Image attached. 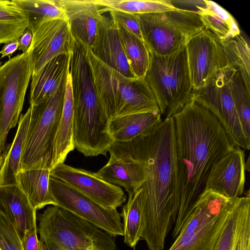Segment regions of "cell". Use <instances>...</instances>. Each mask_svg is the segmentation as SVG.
I'll list each match as a JSON object with an SVG mask.
<instances>
[{
    "mask_svg": "<svg viewBox=\"0 0 250 250\" xmlns=\"http://www.w3.org/2000/svg\"><path fill=\"white\" fill-rule=\"evenodd\" d=\"M110 155L129 158L143 166L146 181L138 190L139 231L149 250H162L180 207L175 125L165 118L152 131L127 142H114Z\"/></svg>",
    "mask_w": 250,
    "mask_h": 250,
    "instance_id": "6da1fadb",
    "label": "cell"
},
{
    "mask_svg": "<svg viewBox=\"0 0 250 250\" xmlns=\"http://www.w3.org/2000/svg\"><path fill=\"white\" fill-rule=\"evenodd\" d=\"M172 117L180 195L175 239L205 190L212 167L235 146L216 118L192 99Z\"/></svg>",
    "mask_w": 250,
    "mask_h": 250,
    "instance_id": "7a4b0ae2",
    "label": "cell"
},
{
    "mask_svg": "<svg viewBox=\"0 0 250 250\" xmlns=\"http://www.w3.org/2000/svg\"><path fill=\"white\" fill-rule=\"evenodd\" d=\"M86 55L100 101L110 120L125 115L159 110L144 78H127L98 59Z\"/></svg>",
    "mask_w": 250,
    "mask_h": 250,
    "instance_id": "3957f363",
    "label": "cell"
},
{
    "mask_svg": "<svg viewBox=\"0 0 250 250\" xmlns=\"http://www.w3.org/2000/svg\"><path fill=\"white\" fill-rule=\"evenodd\" d=\"M40 239L46 250L117 249L113 237L76 214L56 206L37 216Z\"/></svg>",
    "mask_w": 250,
    "mask_h": 250,
    "instance_id": "277c9868",
    "label": "cell"
},
{
    "mask_svg": "<svg viewBox=\"0 0 250 250\" xmlns=\"http://www.w3.org/2000/svg\"><path fill=\"white\" fill-rule=\"evenodd\" d=\"M186 44L167 55L149 50V64L144 79L164 119L180 111L192 98Z\"/></svg>",
    "mask_w": 250,
    "mask_h": 250,
    "instance_id": "5b68a950",
    "label": "cell"
},
{
    "mask_svg": "<svg viewBox=\"0 0 250 250\" xmlns=\"http://www.w3.org/2000/svg\"><path fill=\"white\" fill-rule=\"evenodd\" d=\"M67 79L56 91L30 106L31 114L20 165V171L49 168L55 139L64 101Z\"/></svg>",
    "mask_w": 250,
    "mask_h": 250,
    "instance_id": "8992f818",
    "label": "cell"
},
{
    "mask_svg": "<svg viewBox=\"0 0 250 250\" xmlns=\"http://www.w3.org/2000/svg\"><path fill=\"white\" fill-rule=\"evenodd\" d=\"M233 202L206 189L168 250H214Z\"/></svg>",
    "mask_w": 250,
    "mask_h": 250,
    "instance_id": "52a82bcc",
    "label": "cell"
},
{
    "mask_svg": "<svg viewBox=\"0 0 250 250\" xmlns=\"http://www.w3.org/2000/svg\"><path fill=\"white\" fill-rule=\"evenodd\" d=\"M138 17L145 44L160 55L176 51L204 28L199 16L192 10L175 8Z\"/></svg>",
    "mask_w": 250,
    "mask_h": 250,
    "instance_id": "ba28073f",
    "label": "cell"
},
{
    "mask_svg": "<svg viewBox=\"0 0 250 250\" xmlns=\"http://www.w3.org/2000/svg\"><path fill=\"white\" fill-rule=\"evenodd\" d=\"M32 67L27 53L10 58L0 67V154L9 131L19 122Z\"/></svg>",
    "mask_w": 250,
    "mask_h": 250,
    "instance_id": "9c48e42d",
    "label": "cell"
},
{
    "mask_svg": "<svg viewBox=\"0 0 250 250\" xmlns=\"http://www.w3.org/2000/svg\"><path fill=\"white\" fill-rule=\"evenodd\" d=\"M236 71L229 66L222 69L205 87L193 90L191 99L216 118L234 146L249 150L250 140L243 129L231 91L232 78Z\"/></svg>",
    "mask_w": 250,
    "mask_h": 250,
    "instance_id": "30bf717a",
    "label": "cell"
},
{
    "mask_svg": "<svg viewBox=\"0 0 250 250\" xmlns=\"http://www.w3.org/2000/svg\"><path fill=\"white\" fill-rule=\"evenodd\" d=\"M50 192L57 206L65 209L115 237L123 236L117 208H105L65 182L50 176Z\"/></svg>",
    "mask_w": 250,
    "mask_h": 250,
    "instance_id": "8fae6325",
    "label": "cell"
},
{
    "mask_svg": "<svg viewBox=\"0 0 250 250\" xmlns=\"http://www.w3.org/2000/svg\"><path fill=\"white\" fill-rule=\"evenodd\" d=\"M186 47L193 90L205 87L229 66L221 41L208 29L204 28L192 36Z\"/></svg>",
    "mask_w": 250,
    "mask_h": 250,
    "instance_id": "7c38bea8",
    "label": "cell"
},
{
    "mask_svg": "<svg viewBox=\"0 0 250 250\" xmlns=\"http://www.w3.org/2000/svg\"><path fill=\"white\" fill-rule=\"evenodd\" d=\"M33 34L32 42L27 52L32 64V75L56 57L71 55L73 37L65 17L42 23Z\"/></svg>",
    "mask_w": 250,
    "mask_h": 250,
    "instance_id": "4fadbf2b",
    "label": "cell"
},
{
    "mask_svg": "<svg viewBox=\"0 0 250 250\" xmlns=\"http://www.w3.org/2000/svg\"><path fill=\"white\" fill-rule=\"evenodd\" d=\"M50 176L61 180L103 206L117 208L126 201L120 187L110 184L95 173L60 163L51 169Z\"/></svg>",
    "mask_w": 250,
    "mask_h": 250,
    "instance_id": "5bb4252c",
    "label": "cell"
},
{
    "mask_svg": "<svg viewBox=\"0 0 250 250\" xmlns=\"http://www.w3.org/2000/svg\"><path fill=\"white\" fill-rule=\"evenodd\" d=\"M245 152L235 146L212 167L206 189L216 191L230 199L242 196L245 182Z\"/></svg>",
    "mask_w": 250,
    "mask_h": 250,
    "instance_id": "9a60e30c",
    "label": "cell"
},
{
    "mask_svg": "<svg viewBox=\"0 0 250 250\" xmlns=\"http://www.w3.org/2000/svg\"><path fill=\"white\" fill-rule=\"evenodd\" d=\"M74 39L91 49L103 19L95 0H57Z\"/></svg>",
    "mask_w": 250,
    "mask_h": 250,
    "instance_id": "2e32d148",
    "label": "cell"
},
{
    "mask_svg": "<svg viewBox=\"0 0 250 250\" xmlns=\"http://www.w3.org/2000/svg\"><path fill=\"white\" fill-rule=\"evenodd\" d=\"M90 49L98 59L109 67L126 77L136 78L130 68L119 29L110 17L104 16Z\"/></svg>",
    "mask_w": 250,
    "mask_h": 250,
    "instance_id": "e0dca14e",
    "label": "cell"
},
{
    "mask_svg": "<svg viewBox=\"0 0 250 250\" xmlns=\"http://www.w3.org/2000/svg\"><path fill=\"white\" fill-rule=\"evenodd\" d=\"M36 212L17 184L0 185V213L12 223L21 240L27 231L37 227Z\"/></svg>",
    "mask_w": 250,
    "mask_h": 250,
    "instance_id": "ac0fdd59",
    "label": "cell"
},
{
    "mask_svg": "<svg viewBox=\"0 0 250 250\" xmlns=\"http://www.w3.org/2000/svg\"><path fill=\"white\" fill-rule=\"evenodd\" d=\"M71 55H61L46 63L38 72L32 75L30 106L35 104L53 94L69 72Z\"/></svg>",
    "mask_w": 250,
    "mask_h": 250,
    "instance_id": "d6986e66",
    "label": "cell"
},
{
    "mask_svg": "<svg viewBox=\"0 0 250 250\" xmlns=\"http://www.w3.org/2000/svg\"><path fill=\"white\" fill-rule=\"evenodd\" d=\"M95 174L110 184L124 187L128 196L137 191L146 180L140 163L129 158L111 155L106 164Z\"/></svg>",
    "mask_w": 250,
    "mask_h": 250,
    "instance_id": "ffe728a7",
    "label": "cell"
},
{
    "mask_svg": "<svg viewBox=\"0 0 250 250\" xmlns=\"http://www.w3.org/2000/svg\"><path fill=\"white\" fill-rule=\"evenodd\" d=\"M163 120L159 110L111 119L109 132L114 142H127L155 129Z\"/></svg>",
    "mask_w": 250,
    "mask_h": 250,
    "instance_id": "44dd1931",
    "label": "cell"
},
{
    "mask_svg": "<svg viewBox=\"0 0 250 250\" xmlns=\"http://www.w3.org/2000/svg\"><path fill=\"white\" fill-rule=\"evenodd\" d=\"M73 98L69 72L61 120L52 150L50 170L57 165L64 163L68 154L75 148L73 139Z\"/></svg>",
    "mask_w": 250,
    "mask_h": 250,
    "instance_id": "7402d4cb",
    "label": "cell"
},
{
    "mask_svg": "<svg viewBox=\"0 0 250 250\" xmlns=\"http://www.w3.org/2000/svg\"><path fill=\"white\" fill-rule=\"evenodd\" d=\"M204 28L213 33L220 41L232 38L241 34L233 17L217 3L203 0L195 6Z\"/></svg>",
    "mask_w": 250,
    "mask_h": 250,
    "instance_id": "603a6c76",
    "label": "cell"
},
{
    "mask_svg": "<svg viewBox=\"0 0 250 250\" xmlns=\"http://www.w3.org/2000/svg\"><path fill=\"white\" fill-rule=\"evenodd\" d=\"M50 172L49 168H39L20 170L17 174V184L36 210L49 205L57 206L49 189Z\"/></svg>",
    "mask_w": 250,
    "mask_h": 250,
    "instance_id": "cb8c5ba5",
    "label": "cell"
},
{
    "mask_svg": "<svg viewBox=\"0 0 250 250\" xmlns=\"http://www.w3.org/2000/svg\"><path fill=\"white\" fill-rule=\"evenodd\" d=\"M30 107L20 117L17 131L14 139L4 153V163L0 174V185L17 184V176L20 171V161L22 153L30 119Z\"/></svg>",
    "mask_w": 250,
    "mask_h": 250,
    "instance_id": "d4e9b609",
    "label": "cell"
},
{
    "mask_svg": "<svg viewBox=\"0 0 250 250\" xmlns=\"http://www.w3.org/2000/svg\"><path fill=\"white\" fill-rule=\"evenodd\" d=\"M28 26L25 13L12 0H0V44L19 38Z\"/></svg>",
    "mask_w": 250,
    "mask_h": 250,
    "instance_id": "484cf974",
    "label": "cell"
},
{
    "mask_svg": "<svg viewBox=\"0 0 250 250\" xmlns=\"http://www.w3.org/2000/svg\"><path fill=\"white\" fill-rule=\"evenodd\" d=\"M27 16L28 29L33 32L42 23L65 18L57 0H12Z\"/></svg>",
    "mask_w": 250,
    "mask_h": 250,
    "instance_id": "4316f807",
    "label": "cell"
},
{
    "mask_svg": "<svg viewBox=\"0 0 250 250\" xmlns=\"http://www.w3.org/2000/svg\"><path fill=\"white\" fill-rule=\"evenodd\" d=\"M130 68L135 77L144 78L149 64V51L145 42L137 36L119 29Z\"/></svg>",
    "mask_w": 250,
    "mask_h": 250,
    "instance_id": "83f0119b",
    "label": "cell"
},
{
    "mask_svg": "<svg viewBox=\"0 0 250 250\" xmlns=\"http://www.w3.org/2000/svg\"><path fill=\"white\" fill-rule=\"evenodd\" d=\"M228 66L236 69L250 87V48L249 42L239 34L232 38L221 41Z\"/></svg>",
    "mask_w": 250,
    "mask_h": 250,
    "instance_id": "f1b7e54d",
    "label": "cell"
},
{
    "mask_svg": "<svg viewBox=\"0 0 250 250\" xmlns=\"http://www.w3.org/2000/svg\"><path fill=\"white\" fill-rule=\"evenodd\" d=\"M101 13L110 10L123 11L134 14L161 12L175 8L170 0H95Z\"/></svg>",
    "mask_w": 250,
    "mask_h": 250,
    "instance_id": "f546056e",
    "label": "cell"
},
{
    "mask_svg": "<svg viewBox=\"0 0 250 250\" xmlns=\"http://www.w3.org/2000/svg\"><path fill=\"white\" fill-rule=\"evenodd\" d=\"M120 214L123 218L124 242L134 248L141 239L139 231L141 221V209L138 198V191L128 196Z\"/></svg>",
    "mask_w": 250,
    "mask_h": 250,
    "instance_id": "4dcf8cb0",
    "label": "cell"
},
{
    "mask_svg": "<svg viewBox=\"0 0 250 250\" xmlns=\"http://www.w3.org/2000/svg\"><path fill=\"white\" fill-rule=\"evenodd\" d=\"M231 91L234 104L247 138L250 140V87L236 71L231 80Z\"/></svg>",
    "mask_w": 250,
    "mask_h": 250,
    "instance_id": "1f68e13d",
    "label": "cell"
},
{
    "mask_svg": "<svg viewBox=\"0 0 250 250\" xmlns=\"http://www.w3.org/2000/svg\"><path fill=\"white\" fill-rule=\"evenodd\" d=\"M231 250H250V196H243Z\"/></svg>",
    "mask_w": 250,
    "mask_h": 250,
    "instance_id": "d6a6232c",
    "label": "cell"
},
{
    "mask_svg": "<svg viewBox=\"0 0 250 250\" xmlns=\"http://www.w3.org/2000/svg\"><path fill=\"white\" fill-rule=\"evenodd\" d=\"M243 196L233 199L231 209L219 237L214 250H231Z\"/></svg>",
    "mask_w": 250,
    "mask_h": 250,
    "instance_id": "836d02e7",
    "label": "cell"
},
{
    "mask_svg": "<svg viewBox=\"0 0 250 250\" xmlns=\"http://www.w3.org/2000/svg\"><path fill=\"white\" fill-rule=\"evenodd\" d=\"M0 250H23L21 240L17 229L0 213Z\"/></svg>",
    "mask_w": 250,
    "mask_h": 250,
    "instance_id": "e575fe53",
    "label": "cell"
},
{
    "mask_svg": "<svg viewBox=\"0 0 250 250\" xmlns=\"http://www.w3.org/2000/svg\"><path fill=\"white\" fill-rule=\"evenodd\" d=\"M108 12L110 19L118 29L125 30L144 42L138 15L116 10Z\"/></svg>",
    "mask_w": 250,
    "mask_h": 250,
    "instance_id": "d590c367",
    "label": "cell"
},
{
    "mask_svg": "<svg viewBox=\"0 0 250 250\" xmlns=\"http://www.w3.org/2000/svg\"><path fill=\"white\" fill-rule=\"evenodd\" d=\"M37 227L27 231L21 242L23 250H46L44 244L37 236Z\"/></svg>",
    "mask_w": 250,
    "mask_h": 250,
    "instance_id": "8d00e7d4",
    "label": "cell"
},
{
    "mask_svg": "<svg viewBox=\"0 0 250 250\" xmlns=\"http://www.w3.org/2000/svg\"><path fill=\"white\" fill-rule=\"evenodd\" d=\"M33 34L29 29L27 28L19 38V50L22 53H27L32 42Z\"/></svg>",
    "mask_w": 250,
    "mask_h": 250,
    "instance_id": "74e56055",
    "label": "cell"
},
{
    "mask_svg": "<svg viewBox=\"0 0 250 250\" xmlns=\"http://www.w3.org/2000/svg\"><path fill=\"white\" fill-rule=\"evenodd\" d=\"M19 38L5 43L0 51V54L1 55L0 58L1 59L5 57H10L19 49Z\"/></svg>",
    "mask_w": 250,
    "mask_h": 250,
    "instance_id": "f35d334b",
    "label": "cell"
},
{
    "mask_svg": "<svg viewBox=\"0 0 250 250\" xmlns=\"http://www.w3.org/2000/svg\"><path fill=\"white\" fill-rule=\"evenodd\" d=\"M4 153H3L2 154H0V174L1 170L4 163Z\"/></svg>",
    "mask_w": 250,
    "mask_h": 250,
    "instance_id": "ab89813d",
    "label": "cell"
},
{
    "mask_svg": "<svg viewBox=\"0 0 250 250\" xmlns=\"http://www.w3.org/2000/svg\"><path fill=\"white\" fill-rule=\"evenodd\" d=\"M91 250H117V249H106V248H96Z\"/></svg>",
    "mask_w": 250,
    "mask_h": 250,
    "instance_id": "60d3db41",
    "label": "cell"
},
{
    "mask_svg": "<svg viewBox=\"0 0 250 250\" xmlns=\"http://www.w3.org/2000/svg\"><path fill=\"white\" fill-rule=\"evenodd\" d=\"M2 65V62L0 61V67Z\"/></svg>",
    "mask_w": 250,
    "mask_h": 250,
    "instance_id": "b9f144b4",
    "label": "cell"
}]
</instances>
